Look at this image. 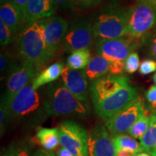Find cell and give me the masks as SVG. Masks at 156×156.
I'll list each match as a JSON object with an SVG mask.
<instances>
[{"label":"cell","instance_id":"6da1fadb","mask_svg":"<svg viewBox=\"0 0 156 156\" xmlns=\"http://www.w3.org/2000/svg\"><path fill=\"white\" fill-rule=\"evenodd\" d=\"M90 96L95 113L103 120L110 118L138 98L127 77L106 75L93 81Z\"/></svg>","mask_w":156,"mask_h":156},{"label":"cell","instance_id":"7a4b0ae2","mask_svg":"<svg viewBox=\"0 0 156 156\" xmlns=\"http://www.w3.org/2000/svg\"><path fill=\"white\" fill-rule=\"evenodd\" d=\"M16 38L17 55L22 62L32 64L41 69L52 58L38 22L25 24Z\"/></svg>","mask_w":156,"mask_h":156},{"label":"cell","instance_id":"3957f363","mask_svg":"<svg viewBox=\"0 0 156 156\" xmlns=\"http://www.w3.org/2000/svg\"><path fill=\"white\" fill-rule=\"evenodd\" d=\"M44 106L48 116L84 119L90 113L88 104L80 101L64 86L62 82L52 83L48 85Z\"/></svg>","mask_w":156,"mask_h":156},{"label":"cell","instance_id":"277c9868","mask_svg":"<svg viewBox=\"0 0 156 156\" xmlns=\"http://www.w3.org/2000/svg\"><path fill=\"white\" fill-rule=\"evenodd\" d=\"M93 31L97 40L128 36L127 8L116 3L106 5L98 14L93 23Z\"/></svg>","mask_w":156,"mask_h":156},{"label":"cell","instance_id":"5b68a950","mask_svg":"<svg viewBox=\"0 0 156 156\" xmlns=\"http://www.w3.org/2000/svg\"><path fill=\"white\" fill-rule=\"evenodd\" d=\"M156 25V2H137L127 8L128 36L138 39L147 36Z\"/></svg>","mask_w":156,"mask_h":156},{"label":"cell","instance_id":"8992f818","mask_svg":"<svg viewBox=\"0 0 156 156\" xmlns=\"http://www.w3.org/2000/svg\"><path fill=\"white\" fill-rule=\"evenodd\" d=\"M60 145L73 156H88V132L74 120L63 121L58 127Z\"/></svg>","mask_w":156,"mask_h":156},{"label":"cell","instance_id":"52a82bcc","mask_svg":"<svg viewBox=\"0 0 156 156\" xmlns=\"http://www.w3.org/2000/svg\"><path fill=\"white\" fill-rule=\"evenodd\" d=\"M147 113L145 103L140 97L110 118L103 120L104 125L112 135L125 134L133 124Z\"/></svg>","mask_w":156,"mask_h":156},{"label":"cell","instance_id":"ba28073f","mask_svg":"<svg viewBox=\"0 0 156 156\" xmlns=\"http://www.w3.org/2000/svg\"><path fill=\"white\" fill-rule=\"evenodd\" d=\"M93 23L87 20H78L69 25L62 44L67 52L78 50H91L94 40Z\"/></svg>","mask_w":156,"mask_h":156},{"label":"cell","instance_id":"9c48e42d","mask_svg":"<svg viewBox=\"0 0 156 156\" xmlns=\"http://www.w3.org/2000/svg\"><path fill=\"white\" fill-rule=\"evenodd\" d=\"M137 39L126 36L112 39H98L95 51L109 61L125 62L126 58L139 46Z\"/></svg>","mask_w":156,"mask_h":156},{"label":"cell","instance_id":"30bf717a","mask_svg":"<svg viewBox=\"0 0 156 156\" xmlns=\"http://www.w3.org/2000/svg\"><path fill=\"white\" fill-rule=\"evenodd\" d=\"M40 97L32 83L24 87L7 104L9 120L21 119L30 115L40 107Z\"/></svg>","mask_w":156,"mask_h":156},{"label":"cell","instance_id":"8fae6325","mask_svg":"<svg viewBox=\"0 0 156 156\" xmlns=\"http://www.w3.org/2000/svg\"><path fill=\"white\" fill-rule=\"evenodd\" d=\"M40 70V68L34 64L21 62L7 77V91L3 98L5 103L8 104L17 93L32 83Z\"/></svg>","mask_w":156,"mask_h":156},{"label":"cell","instance_id":"7c38bea8","mask_svg":"<svg viewBox=\"0 0 156 156\" xmlns=\"http://www.w3.org/2000/svg\"><path fill=\"white\" fill-rule=\"evenodd\" d=\"M37 22L41 28L48 51L53 58L65 38L69 28L68 23L59 16L51 17Z\"/></svg>","mask_w":156,"mask_h":156},{"label":"cell","instance_id":"4fadbf2b","mask_svg":"<svg viewBox=\"0 0 156 156\" xmlns=\"http://www.w3.org/2000/svg\"><path fill=\"white\" fill-rule=\"evenodd\" d=\"M112 134L106 126L98 122L88 132V156H116Z\"/></svg>","mask_w":156,"mask_h":156},{"label":"cell","instance_id":"5bb4252c","mask_svg":"<svg viewBox=\"0 0 156 156\" xmlns=\"http://www.w3.org/2000/svg\"><path fill=\"white\" fill-rule=\"evenodd\" d=\"M87 77L84 69H73L64 67L61 80L64 85L82 102H87Z\"/></svg>","mask_w":156,"mask_h":156},{"label":"cell","instance_id":"9a60e30c","mask_svg":"<svg viewBox=\"0 0 156 156\" xmlns=\"http://www.w3.org/2000/svg\"><path fill=\"white\" fill-rule=\"evenodd\" d=\"M58 7L54 0H28L25 22L27 24L53 17Z\"/></svg>","mask_w":156,"mask_h":156},{"label":"cell","instance_id":"2e32d148","mask_svg":"<svg viewBox=\"0 0 156 156\" xmlns=\"http://www.w3.org/2000/svg\"><path fill=\"white\" fill-rule=\"evenodd\" d=\"M0 20H2L15 36L18 34L20 30L25 25L21 13L9 1L0 7Z\"/></svg>","mask_w":156,"mask_h":156},{"label":"cell","instance_id":"e0dca14e","mask_svg":"<svg viewBox=\"0 0 156 156\" xmlns=\"http://www.w3.org/2000/svg\"><path fill=\"white\" fill-rule=\"evenodd\" d=\"M87 79L94 81L107 75L110 72V61L102 56L97 54L93 56L85 69H84Z\"/></svg>","mask_w":156,"mask_h":156},{"label":"cell","instance_id":"ac0fdd59","mask_svg":"<svg viewBox=\"0 0 156 156\" xmlns=\"http://www.w3.org/2000/svg\"><path fill=\"white\" fill-rule=\"evenodd\" d=\"M64 68V65L62 62H56L44 71L41 72L33 81V87L37 90L39 87L46 84H51L58 79L60 76H62V71Z\"/></svg>","mask_w":156,"mask_h":156},{"label":"cell","instance_id":"d6986e66","mask_svg":"<svg viewBox=\"0 0 156 156\" xmlns=\"http://www.w3.org/2000/svg\"><path fill=\"white\" fill-rule=\"evenodd\" d=\"M140 151L156 156V115L151 116V122L145 134L140 140Z\"/></svg>","mask_w":156,"mask_h":156},{"label":"cell","instance_id":"ffe728a7","mask_svg":"<svg viewBox=\"0 0 156 156\" xmlns=\"http://www.w3.org/2000/svg\"><path fill=\"white\" fill-rule=\"evenodd\" d=\"M37 137L44 149L52 151L60 145L58 128H41L37 132Z\"/></svg>","mask_w":156,"mask_h":156},{"label":"cell","instance_id":"44dd1931","mask_svg":"<svg viewBox=\"0 0 156 156\" xmlns=\"http://www.w3.org/2000/svg\"><path fill=\"white\" fill-rule=\"evenodd\" d=\"M112 136L116 152L123 150V151L132 152L135 155L141 153L140 142H138L136 140L130 135H126L125 134H119Z\"/></svg>","mask_w":156,"mask_h":156},{"label":"cell","instance_id":"7402d4cb","mask_svg":"<svg viewBox=\"0 0 156 156\" xmlns=\"http://www.w3.org/2000/svg\"><path fill=\"white\" fill-rule=\"evenodd\" d=\"M90 50H78L72 52L67 58V67L73 69L81 70L86 68L91 59Z\"/></svg>","mask_w":156,"mask_h":156},{"label":"cell","instance_id":"603a6c76","mask_svg":"<svg viewBox=\"0 0 156 156\" xmlns=\"http://www.w3.org/2000/svg\"><path fill=\"white\" fill-rule=\"evenodd\" d=\"M150 122H151V116L148 115L147 112L142 115L139 119L134 123L127 133L135 140H140L147 130Z\"/></svg>","mask_w":156,"mask_h":156},{"label":"cell","instance_id":"cb8c5ba5","mask_svg":"<svg viewBox=\"0 0 156 156\" xmlns=\"http://www.w3.org/2000/svg\"><path fill=\"white\" fill-rule=\"evenodd\" d=\"M18 64H19L9 54L2 51L1 54H0V75H1V79H2L5 75L8 76L9 73Z\"/></svg>","mask_w":156,"mask_h":156},{"label":"cell","instance_id":"d4e9b609","mask_svg":"<svg viewBox=\"0 0 156 156\" xmlns=\"http://www.w3.org/2000/svg\"><path fill=\"white\" fill-rule=\"evenodd\" d=\"M15 36L0 20V44L2 47H5L14 40Z\"/></svg>","mask_w":156,"mask_h":156},{"label":"cell","instance_id":"484cf974","mask_svg":"<svg viewBox=\"0 0 156 156\" xmlns=\"http://www.w3.org/2000/svg\"><path fill=\"white\" fill-rule=\"evenodd\" d=\"M140 58L136 52H132L129 55L125 61V71L132 74L140 68Z\"/></svg>","mask_w":156,"mask_h":156},{"label":"cell","instance_id":"4316f807","mask_svg":"<svg viewBox=\"0 0 156 156\" xmlns=\"http://www.w3.org/2000/svg\"><path fill=\"white\" fill-rule=\"evenodd\" d=\"M156 70V62L154 60H145L140 64L139 71L142 75H147L154 73Z\"/></svg>","mask_w":156,"mask_h":156},{"label":"cell","instance_id":"83f0119b","mask_svg":"<svg viewBox=\"0 0 156 156\" xmlns=\"http://www.w3.org/2000/svg\"><path fill=\"white\" fill-rule=\"evenodd\" d=\"M9 121L8 112L5 101L2 100L1 107H0V128H1V134L3 133L7 122Z\"/></svg>","mask_w":156,"mask_h":156},{"label":"cell","instance_id":"f1b7e54d","mask_svg":"<svg viewBox=\"0 0 156 156\" xmlns=\"http://www.w3.org/2000/svg\"><path fill=\"white\" fill-rule=\"evenodd\" d=\"M125 71V62L110 61V72L112 75H118Z\"/></svg>","mask_w":156,"mask_h":156},{"label":"cell","instance_id":"f546056e","mask_svg":"<svg viewBox=\"0 0 156 156\" xmlns=\"http://www.w3.org/2000/svg\"><path fill=\"white\" fill-rule=\"evenodd\" d=\"M146 99L151 105L153 112L156 111V86L155 85L148 89L145 94Z\"/></svg>","mask_w":156,"mask_h":156},{"label":"cell","instance_id":"4dcf8cb0","mask_svg":"<svg viewBox=\"0 0 156 156\" xmlns=\"http://www.w3.org/2000/svg\"><path fill=\"white\" fill-rule=\"evenodd\" d=\"M147 45L150 55L156 61V32L148 37Z\"/></svg>","mask_w":156,"mask_h":156},{"label":"cell","instance_id":"1f68e13d","mask_svg":"<svg viewBox=\"0 0 156 156\" xmlns=\"http://www.w3.org/2000/svg\"><path fill=\"white\" fill-rule=\"evenodd\" d=\"M9 1L17 7V9L20 11V12L22 15L23 20H24L25 21V10H26V6L27 4H28V0H9ZM25 24H26V23H25Z\"/></svg>","mask_w":156,"mask_h":156},{"label":"cell","instance_id":"d6a6232c","mask_svg":"<svg viewBox=\"0 0 156 156\" xmlns=\"http://www.w3.org/2000/svg\"><path fill=\"white\" fill-rule=\"evenodd\" d=\"M76 3L80 7L83 8H89V7H94L101 2L102 0H75Z\"/></svg>","mask_w":156,"mask_h":156},{"label":"cell","instance_id":"836d02e7","mask_svg":"<svg viewBox=\"0 0 156 156\" xmlns=\"http://www.w3.org/2000/svg\"><path fill=\"white\" fill-rule=\"evenodd\" d=\"M54 1L58 6L67 9H73L77 5L75 0H54Z\"/></svg>","mask_w":156,"mask_h":156},{"label":"cell","instance_id":"e575fe53","mask_svg":"<svg viewBox=\"0 0 156 156\" xmlns=\"http://www.w3.org/2000/svg\"><path fill=\"white\" fill-rule=\"evenodd\" d=\"M33 156H56L51 151L44 149V148H40L34 153Z\"/></svg>","mask_w":156,"mask_h":156},{"label":"cell","instance_id":"d590c367","mask_svg":"<svg viewBox=\"0 0 156 156\" xmlns=\"http://www.w3.org/2000/svg\"><path fill=\"white\" fill-rule=\"evenodd\" d=\"M56 156H73L71 152L64 147H60L56 152Z\"/></svg>","mask_w":156,"mask_h":156},{"label":"cell","instance_id":"8d00e7d4","mask_svg":"<svg viewBox=\"0 0 156 156\" xmlns=\"http://www.w3.org/2000/svg\"><path fill=\"white\" fill-rule=\"evenodd\" d=\"M135 154H134L132 152L128 151H119L116 152V156H135Z\"/></svg>","mask_w":156,"mask_h":156},{"label":"cell","instance_id":"74e56055","mask_svg":"<svg viewBox=\"0 0 156 156\" xmlns=\"http://www.w3.org/2000/svg\"><path fill=\"white\" fill-rule=\"evenodd\" d=\"M16 156H29L28 152L26 149H22L19 150L17 152V155Z\"/></svg>","mask_w":156,"mask_h":156},{"label":"cell","instance_id":"f35d334b","mask_svg":"<svg viewBox=\"0 0 156 156\" xmlns=\"http://www.w3.org/2000/svg\"><path fill=\"white\" fill-rule=\"evenodd\" d=\"M16 155H17V153H12V152L9 151L6 153L2 154L1 156H16Z\"/></svg>","mask_w":156,"mask_h":156},{"label":"cell","instance_id":"ab89813d","mask_svg":"<svg viewBox=\"0 0 156 156\" xmlns=\"http://www.w3.org/2000/svg\"><path fill=\"white\" fill-rule=\"evenodd\" d=\"M135 156H152L147 153H145V152H141V153H137Z\"/></svg>","mask_w":156,"mask_h":156},{"label":"cell","instance_id":"60d3db41","mask_svg":"<svg viewBox=\"0 0 156 156\" xmlns=\"http://www.w3.org/2000/svg\"><path fill=\"white\" fill-rule=\"evenodd\" d=\"M9 0H0V4L2 5H3V4H5V2H8Z\"/></svg>","mask_w":156,"mask_h":156},{"label":"cell","instance_id":"b9f144b4","mask_svg":"<svg viewBox=\"0 0 156 156\" xmlns=\"http://www.w3.org/2000/svg\"><path fill=\"white\" fill-rule=\"evenodd\" d=\"M153 82H154V84H155V85L156 86V73L155 74V75L153 76Z\"/></svg>","mask_w":156,"mask_h":156},{"label":"cell","instance_id":"7bdbcfd3","mask_svg":"<svg viewBox=\"0 0 156 156\" xmlns=\"http://www.w3.org/2000/svg\"><path fill=\"white\" fill-rule=\"evenodd\" d=\"M140 1H143V0H136V2H140ZM151 1L155 2H156V0H151Z\"/></svg>","mask_w":156,"mask_h":156},{"label":"cell","instance_id":"ee69618b","mask_svg":"<svg viewBox=\"0 0 156 156\" xmlns=\"http://www.w3.org/2000/svg\"><path fill=\"white\" fill-rule=\"evenodd\" d=\"M153 113H154L153 115H156V111H155V112H153Z\"/></svg>","mask_w":156,"mask_h":156}]
</instances>
